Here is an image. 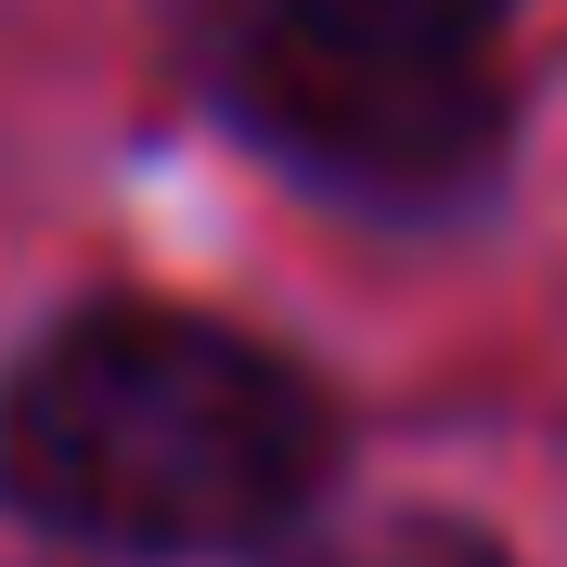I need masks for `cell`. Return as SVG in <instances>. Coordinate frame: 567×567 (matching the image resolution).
I'll return each instance as SVG.
<instances>
[{
	"label": "cell",
	"instance_id": "4",
	"mask_svg": "<svg viewBox=\"0 0 567 567\" xmlns=\"http://www.w3.org/2000/svg\"><path fill=\"white\" fill-rule=\"evenodd\" d=\"M284 13H322V27H361V39H413V52H491V27L516 0H284Z\"/></svg>",
	"mask_w": 567,
	"mask_h": 567
},
{
	"label": "cell",
	"instance_id": "2",
	"mask_svg": "<svg viewBox=\"0 0 567 567\" xmlns=\"http://www.w3.org/2000/svg\"><path fill=\"white\" fill-rule=\"evenodd\" d=\"M233 116L271 155H297L310 181L374 194V207L464 194L503 142L491 52H413V39H361V27H322V13H284V0L246 13Z\"/></svg>",
	"mask_w": 567,
	"mask_h": 567
},
{
	"label": "cell",
	"instance_id": "3",
	"mask_svg": "<svg viewBox=\"0 0 567 567\" xmlns=\"http://www.w3.org/2000/svg\"><path fill=\"white\" fill-rule=\"evenodd\" d=\"M271 567H516L491 529H464V516H425V503H374V516H310V529H284Z\"/></svg>",
	"mask_w": 567,
	"mask_h": 567
},
{
	"label": "cell",
	"instance_id": "1",
	"mask_svg": "<svg viewBox=\"0 0 567 567\" xmlns=\"http://www.w3.org/2000/svg\"><path fill=\"white\" fill-rule=\"evenodd\" d=\"M336 477V413L246 322L104 297L0 374V503L116 567L271 555Z\"/></svg>",
	"mask_w": 567,
	"mask_h": 567
}]
</instances>
